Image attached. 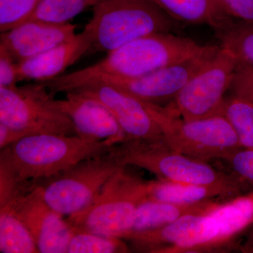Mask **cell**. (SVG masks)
Returning a JSON list of instances; mask_svg holds the SVG:
<instances>
[{
    "instance_id": "cell-1",
    "label": "cell",
    "mask_w": 253,
    "mask_h": 253,
    "mask_svg": "<svg viewBox=\"0 0 253 253\" xmlns=\"http://www.w3.org/2000/svg\"><path fill=\"white\" fill-rule=\"evenodd\" d=\"M208 46L172 32L154 33L110 51L95 64L41 83L55 95L74 90L103 78L139 77L201 54Z\"/></svg>"
},
{
    "instance_id": "cell-2",
    "label": "cell",
    "mask_w": 253,
    "mask_h": 253,
    "mask_svg": "<svg viewBox=\"0 0 253 253\" xmlns=\"http://www.w3.org/2000/svg\"><path fill=\"white\" fill-rule=\"evenodd\" d=\"M116 144L77 135L33 134L1 149L0 167L19 182L49 179L78 163L109 152Z\"/></svg>"
},
{
    "instance_id": "cell-3",
    "label": "cell",
    "mask_w": 253,
    "mask_h": 253,
    "mask_svg": "<svg viewBox=\"0 0 253 253\" xmlns=\"http://www.w3.org/2000/svg\"><path fill=\"white\" fill-rule=\"evenodd\" d=\"M177 24L153 0H99L84 27L91 38L87 55L108 54L148 35L174 33Z\"/></svg>"
},
{
    "instance_id": "cell-4",
    "label": "cell",
    "mask_w": 253,
    "mask_h": 253,
    "mask_svg": "<svg viewBox=\"0 0 253 253\" xmlns=\"http://www.w3.org/2000/svg\"><path fill=\"white\" fill-rule=\"evenodd\" d=\"M109 153L121 166L146 169L160 180L238 186L243 189L229 173L219 170L208 162L181 154L171 149L165 141L126 140L113 146Z\"/></svg>"
},
{
    "instance_id": "cell-5",
    "label": "cell",
    "mask_w": 253,
    "mask_h": 253,
    "mask_svg": "<svg viewBox=\"0 0 253 253\" xmlns=\"http://www.w3.org/2000/svg\"><path fill=\"white\" fill-rule=\"evenodd\" d=\"M146 184L129 174L118 171L83 211L66 218L74 231H87L121 238L130 229L138 206L146 201Z\"/></svg>"
},
{
    "instance_id": "cell-6",
    "label": "cell",
    "mask_w": 253,
    "mask_h": 253,
    "mask_svg": "<svg viewBox=\"0 0 253 253\" xmlns=\"http://www.w3.org/2000/svg\"><path fill=\"white\" fill-rule=\"evenodd\" d=\"M143 103L161 128L166 144L181 154L208 162L221 161L242 148L230 123L221 114L185 120L168 114L163 106Z\"/></svg>"
},
{
    "instance_id": "cell-7",
    "label": "cell",
    "mask_w": 253,
    "mask_h": 253,
    "mask_svg": "<svg viewBox=\"0 0 253 253\" xmlns=\"http://www.w3.org/2000/svg\"><path fill=\"white\" fill-rule=\"evenodd\" d=\"M253 226V191L223 201L201 214L184 237L163 253L229 251L245 231Z\"/></svg>"
},
{
    "instance_id": "cell-8",
    "label": "cell",
    "mask_w": 253,
    "mask_h": 253,
    "mask_svg": "<svg viewBox=\"0 0 253 253\" xmlns=\"http://www.w3.org/2000/svg\"><path fill=\"white\" fill-rule=\"evenodd\" d=\"M54 99L41 83L12 88L0 86V123L23 131L26 136L77 135L72 121L55 106Z\"/></svg>"
},
{
    "instance_id": "cell-9",
    "label": "cell",
    "mask_w": 253,
    "mask_h": 253,
    "mask_svg": "<svg viewBox=\"0 0 253 253\" xmlns=\"http://www.w3.org/2000/svg\"><path fill=\"white\" fill-rule=\"evenodd\" d=\"M123 168L109 151L47 179L44 185H38V190L50 207L68 217L90 204L106 183Z\"/></svg>"
},
{
    "instance_id": "cell-10",
    "label": "cell",
    "mask_w": 253,
    "mask_h": 253,
    "mask_svg": "<svg viewBox=\"0 0 253 253\" xmlns=\"http://www.w3.org/2000/svg\"><path fill=\"white\" fill-rule=\"evenodd\" d=\"M238 61L219 46L209 62L191 78L163 109L171 116L185 120L221 114L226 91L235 77Z\"/></svg>"
},
{
    "instance_id": "cell-11",
    "label": "cell",
    "mask_w": 253,
    "mask_h": 253,
    "mask_svg": "<svg viewBox=\"0 0 253 253\" xmlns=\"http://www.w3.org/2000/svg\"><path fill=\"white\" fill-rule=\"evenodd\" d=\"M219 48V46L208 45L201 54L176 61L144 76L103 78L98 81L116 86L143 102L165 106L209 62Z\"/></svg>"
},
{
    "instance_id": "cell-12",
    "label": "cell",
    "mask_w": 253,
    "mask_h": 253,
    "mask_svg": "<svg viewBox=\"0 0 253 253\" xmlns=\"http://www.w3.org/2000/svg\"><path fill=\"white\" fill-rule=\"evenodd\" d=\"M6 202L14 204L39 253H67L68 244L75 231L66 219H63L64 216L46 204L38 185Z\"/></svg>"
},
{
    "instance_id": "cell-13",
    "label": "cell",
    "mask_w": 253,
    "mask_h": 253,
    "mask_svg": "<svg viewBox=\"0 0 253 253\" xmlns=\"http://www.w3.org/2000/svg\"><path fill=\"white\" fill-rule=\"evenodd\" d=\"M74 90L106 106L122 128L126 140L165 141L161 128L140 100L101 81Z\"/></svg>"
},
{
    "instance_id": "cell-14",
    "label": "cell",
    "mask_w": 253,
    "mask_h": 253,
    "mask_svg": "<svg viewBox=\"0 0 253 253\" xmlns=\"http://www.w3.org/2000/svg\"><path fill=\"white\" fill-rule=\"evenodd\" d=\"M65 94L62 99H54V104L71 120L78 136L116 145L126 140L122 128L106 106L78 91Z\"/></svg>"
},
{
    "instance_id": "cell-15",
    "label": "cell",
    "mask_w": 253,
    "mask_h": 253,
    "mask_svg": "<svg viewBox=\"0 0 253 253\" xmlns=\"http://www.w3.org/2000/svg\"><path fill=\"white\" fill-rule=\"evenodd\" d=\"M76 25L25 21L1 33L0 48L16 63L31 59L76 36Z\"/></svg>"
},
{
    "instance_id": "cell-16",
    "label": "cell",
    "mask_w": 253,
    "mask_h": 253,
    "mask_svg": "<svg viewBox=\"0 0 253 253\" xmlns=\"http://www.w3.org/2000/svg\"><path fill=\"white\" fill-rule=\"evenodd\" d=\"M91 45L90 34L84 28L70 41L17 63L18 81L43 83L59 77L68 67L86 56Z\"/></svg>"
},
{
    "instance_id": "cell-17",
    "label": "cell",
    "mask_w": 253,
    "mask_h": 253,
    "mask_svg": "<svg viewBox=\"0 0 253 253\" xmlns=\"http://www.w3.org/2000/svg\"><path fill=\"white\" fill-rule=\"evenodd\" d=\"M246 194L238 186L181 184L160 180L147 181L146 199L176 204H195L205 201H226Z\"/></svg>"
},
{
    "instance_id": "cell-18",
    "label": "cell",
    "mask_w": 253,
    "mask_h": 253,
    "mask_svg": "<svg viewBox=\"0 0 253 253\" xmlns=\"http://www.w3.org/2000/svg\"><path fill=\"white\" fill-rule=\"evenodd\" d=\"M218 200L195 204H176L146 200L136 208L130 229L122 236L158 229L191 214L209 212L220 204Z\"/></svg>"
},
{
    "instance_id": "cell-19",
    "label": "cell",
    "mask_w": 253,
    "mask_h": 253,
    "mask_svg": "<svg viewBox=\"0 0 253 253\" xmlns=\"http://www.w3.org/2000/svg\"><path fill=\"white\" fill-rule=\"evenodd\" d=\"M177 22L207 25L214 31L225 26L229 17L218 0H153Z\"/></svg>"
},
{
    "instance_id": "cell-20",
    "label": "cell",
    "mask_w": 253,
    "mask_h": 253,
    "mask_svg": "<svg viewBox=\"0 0 253 253\" xmlns=\"http://www.w3.org/2000/svg\"><path fill=\"white\" fill-rule=\"evenodd\" d=\"M0 253H39L33 236L11 202L0 205Z\"/></svg>"
},
{
    "instance_id": "cell-21",
    "label": "cell",
    "mask_w": 253,
    "mask_h": 253,
    "mask_svg": "<svg viewBox=\"0 0 253 253\" xmlns=\"http://www.w3.org/2000/svg\"><path fill=\"white\" fill-rule=\"evenodd\" d=\"M214 33L220 47L229 51L238 63L253 68V25L233 19Z\"/></svg>"
},
{
    "instance_id": "cell-22",
    "label": "cell",
    "mask_w": 253,
    "mask_h": 253,
    "mask_svg": "<svg viewBox=\"0 0 253 253\" xmlns=\"http://www.w3.org/2000/svg\"><path fill=\"white\" fill-rule=\"evenodd\" d=\"M221 114L230 123L241 147L253 149V103L231 94L226 96Z\"/></svg>"
},
{
    "instance_id": "cell-23",
    "label": "cell",
    "mask_w": 253,
    "mask_h": 253,
    "mask_svg": "<svg viewBox=\"0 0 253 253\" xmlns=\"http://www.w3.org/2000/svg\"><path fill=\"white\" fill-rule=\"evenodd\" d=\"M99 0H42L27 18L28 21L59 23H69L89 6ZM24 21V22H25Z\"/></svg>"
},
{
    "instance_id": "cell-24",
    "label": "cell",
    "mask_w": 253,
    "mask_h": 253,
    "mask_svg": "<svg viewBox=\"0 0 253 253\" xmlns=\"http://www.w3.org/2000/svg\"><path fill=\"white\" fill-rule=\"evenodd\" d=\"M130 249L121 238L87 231H75L68 244V253H124Z\"/></svg>"
},
{
    "instance_id": "cell-25",
    "label": "cell",
    "mask_w": 253,
    "mask_h": 253,
    "mask_svg": "<svg viewBox=\"0 0 253 253\" xmlns=\"http://www.w3.org/2000/svg\"><path fill=\"white\" fill-rule=\"evenodd\" d=\"M42 0H0V32L16 27L27 20Z\"/></svg>"
},
{
    "instance_id": "cell-26",
    "label": "cell",
    "mask_w": 253,
    "mask_h": 253,
    "mask_svg": "<svg viewBox=\"0 0 253 253\" xmlns=\"http://www.w3.org/2000/svg\"><path fill=\"white\" fill-rule=\"evenodd\" d=\"M224 161L246 193L253 191V149L240 148L226 156Z\"/></svg>"
},
{
    "instance_id": "cell-27",
    "label": "cell",
    "mask_w": 253,
    "mask_h": 253,
    "mask_svg": "<svg viewBox=\"0 0 253 253\" xmlns=\"http://www.w3.org/2000/svg\"><path fill=\"white\" fill-rule=\"evenodd\" d=\"M232 94L253 104V68L238 63L235 77L230 88Z\"/></svg>"
},
{
    "instance_id": "cell-28",
    "label": "cell",
    "mask_w": 253,
    "mask_h": 253,
    "mask_svg": "<svg viewBox=\"0 0 253 253\" xmlns=\"http://www.w3.org/2000/svg\"><path fill=\"white\" fill-rule=\"evenodd\" d=\"M218 1L229 17L253 25V0H218Z\"/></svg>"
},
{
    "instance_id": "cell-29",
    "label": "cell",
    "mask_w": 253,
    "mask_h": 253,
    "mask_svg": "<svg viewBox=\"0 0 253 253\" xmlns=\"http://www.w3.org/2000/svg\"><path fill=\"white\" fill-rule=\"evenodd\" d=\"M17 63L0 48V86L12 88L18 83Z\"/></svg>"
},
{
    "instance_id": "cell-30",
    "label": "cell",
    "mask_w": 253,
    "mask_h": 253,
    "mask_svg": "<svg viewBox=\"0 0 253 253\" xmlns=\"http://www.w3.org/2000/svg\"><path fill=\"white\" fill-rule=\"evenodd\" d=\"M26 136L23 131L13 129L0 123V149H4Z\"/></svg>"
},
{
    "instance_id": "cell-31",
    "label": "cell",
    "mask_w": 253,
    "mask_h": 253,
    "mask_svg": "<svg viewBox=\"0 0 253 253\" xmlns=\"http://www.w3.org/2000/svg\"><path fill=\"white\" fill-rule=\"evenodd\" d=\"M240 251L244 253H253V226L246 241L240 246Z\"/></svg>"
}]
</instances>
